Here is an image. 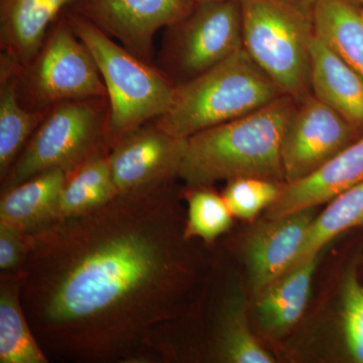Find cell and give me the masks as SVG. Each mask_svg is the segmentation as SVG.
I'll return each instance as SVG.
<instances>
[{"instance_id": "obj_13", "label": "cell", "mask_w": 363, "mask_h": 363, "mask_svg": "<svg viewBox=\"0 0 363 363\" xmlns=\"http://www.w3.org/2000/svg\"><path fill=\"white\" fill-rule=\"evenodd\" d=\"M362 181L363 135L312 175L285 183L276 201L266 210V219L316 208Z\"/></svg>"}, {"instance_id": "obj_6", "label": "cell", "mask_w": 363, "mask_h": 363, "mask_svg": "<svg viewBox=\"0 0 363 363\" xmlns=\"http://www.w3.org/2000/svg\"><path fill=\"white\" fill-rule=\"evenodd\" d=\"M109 116L107 97L71 100L52 106L0 181L1 192L50 169L71 173L95 155L109 152Z\"/></svg>"}, {"instance_id": "obj_23", "label": "cell", "mask_w": 363, "mask_h": 363, "mask_svg": "<svg viewBox=\"0 0 363 363\" xmlns=\"http://www.w3.org/2000/svg\"><path fill=\"white\" fill-rule=\"evenodd\" d=\"M362 224L363 181L336 196L324 211L317 215L293 267L308 257L319 255L325 245L339 234Z\"/></svg>"}, {"instance_id": "obj_7", "label": "cell", "mask_w": 363, "mask_h": 363, "mask_svg": "<svg viewBox=\"0 0 363 363\" xmlns=\"http://www.w3.org/2000/svg\"><path fill=\"white\" fill-rule=\"evenodd\" d=\"M18 96L25 108L42 113L62 102L107 97L96 62L65 11L48 30L39 52L21 66Z\"/></svg>"}, {"instance_id": "obj_16", "label": "cell", "mask_w": 363, "mask_h": 363, "mask_svg": "<svg viewBox=\"0 0 363 363\" xmlns=\"http://www.w3.org/2000/svg\"><path fill=\"white\" fill-rule=\"evenodd\" d=\"M66 176L50 169L1 192L0 222L30 234L57 220Z\"/></svg>"}, {"instance_id": "obj_20", "label": "cell", "mask_w": 363, "mask_h": 363, "mask_svg": "<svg viewBox=\"0 0 363 363\" xmlns=\"http://www.w3.org/2000/svg\"><path fill=\"white\" fill-rule=\"evenodd\" d=\"M362 0H317L315 35L363 78Z\"/></svg>"}, {"instance_id": "obj_24", "label": "cell", "mask_w": 363, "mask_h": 363, "mask_svg": "<svg viewBox=\"0 0 363 363\" xmlns=\"http://www.w3.org/2000/svg\"><path fill=\"white\" fill-rule=\"evenodd\" d=\"M181 196L188 206L186 240H199L212 245L233 226V215L222 195L212 187H185L181 189Z\"/></svg>"}, {"instance_id": "obj_26", "label": "cell", "mask_w": 363, "mask_h": 363, "mask_svg": "<svg viewBox=\"0 0 363 363\" xmlns=\"http://www.w3.org/2000/svg\"><path fill=\"white\" fill-rule=\"evenodd\" d=\"M341 315L348 352L354 362L363 363V285L355 269L344 278Z\"/></svg>"}, {"instance_id": "obj_15", "label": "cell", "mask_w": 363, "mask_h": 363, "mask_svg": "<svg viewBox=\"0 0 363 363\" xmlns=\"http://www.w3.org/2000/svg\"><path fill=\"white\" fill-rule=\"evenodd\" d=\"M74 0H0L1 52L25 66L39 52L48 30Z\"/></svg>"}, {"instance_id": "obj_19", "label": "cell", "mask_w": 363, "mask_h": 363, "mask_svg": "<svg viewBox=\"0 0 363 363\" xmlns=\"http://www.w3.org/2000/svg\"><path fill=\"white\" fill-rule=\"evenodd\" d=\"M21 64L1 52L0 55V181L28 145L44 119L21 104L18 96Z\"/></svg>"}, {"instance_id": "obj_4", "label": "cell", "mask_w": 363, "mask_h": 363, "mask_svg": "<svg viewBox=\"0 0 363 363\" xmlns=\"http://www.w3.org/2000/svg\"><path fill=\"white\" fill-rule=\"evenodd\" d=\"M243 48L296 100L310 94L313 7L303 0H240Z\"/></svg>"}, {"instance_id": "obj_9", "label": "cell", "mask_w": 363, "mask_h": 363, "mask_svg": "<svg viewBox=\"0 0 363 363\" xmlns=\"http://www.w3.org/2000/svg\"><path fill=\"white\" fill-rule=\"evenodd\" d=\"M362 135L312 93L297 100L281 142L286 183L312 175Z\"/></svg>"}, {"instance_id": "obj_12", "label": "cell", "mask_w": 363, "mask_h": 363, "mask_svg": "<svg viewBox=\"0 0 363 363\" xmlns=\"http://www.w3.org/2000/svg\"><path fill=\"white\" fill-rule=\"evenodd\" d=\"M316 216V208H308L255 227L243 247L255 295L292 269Z\"/></svg>"}, {"instance_id": "obj_2", "label": "cell", "mask_w": 363, "mask_h": 363, "mask_svg": "<svg viewBox=\"0 0 363 363\" xmlns=\"http://www.w3.org/2000/svg\"><path fill=\"white\" fill-rule=\"evenodd\" d=\"M296 104L285 94L259 111L190 136L179 179L186 187H213L245 177L286 183L281 142Z\"/></svg>"}, {"instance_id": "obj_11", "label": "cell", "mask_w": 363, "mask_h": 363, "mask_svg": "<svg viewBox=\"0 0 363 363\" xmlns=\"http://www.w3.org/2000/svg\"><path fill=\"white\" fill-rule=\"evenodd\" d=\"M187 138H176L154 121L117 138L108 154L117 194L138 192L179 179Z\"/></svg>"}, {"instance_id": "obj_18", "label": "cell", "mask_w": 363, "mask_h": 363, "mask_svg": "<svg viewBox=\"0 0 363 363\" xmlns=\"http://www.w3.org/2000/svg\"><path fill=\"white\" fill-rule=\"evenodd\" d=\"M211 357L228 363H272L274 357L255 337L248 323L247 300L238 289L221 298L212 323Z\"/></svg>"}, {"instance_id": "obj_22", "label": "cell", "mask_w": 363, "mask_h": 363, "mask_svg": "<svg viewBox=\"0 0 363 363\" xmlns=\"http://www.w3.org/2000/svg\"><path fill=\"white\" fill-rule=\"evenodd\" d=\"M108 154L95 155L67 174L60 202V218L92 211L116 197Z\"/></svg>"}, {"instance_id": "obj_10", "label": "cell", "mask_w": 363, "mask_h": 363, "mask_svg": "<svg viewBox=\"0 0 363 363\" xmlns=\"http://www.w3.org/2000/svg\"><path fill=\"white\" fill-rule=\"evenodd\" d=\"M195 0H74L69 13L118 40L138 58L155 64L154 38L190 13Z\"/></svg>"}, {"instance_id": "obj_5", "label": "cell", "mask_w": 363, "mask_h": 363, "mask_svg": "<svg viewBox=\"0 0 363 363\" xmlns=\"http://www.w3.org/2000/svg\"><path fill=\"white\" fill-rule=\"evenodd\" d=\"M65 11L76 35L96 62L106 88L111 145L128 130L150 123L168 111L176 86L155 64L116 44L89 21Z\"/></svg>"}, {"instance_id": "obj_8", "label": "cell", "mask_w": 363, "mask_h": 363, "mask_svg": "<svg viewBox=\"0 0 363 363\" xmlns=\"http://www.w3.org/2000/svg\"><path fill=\"white\" fill-rule=\"evenodd\" d=\"M243 48L240 0L195 1L187 16L167 26L155 65L178 86Z\"/></svg>"}, {"instance_id": "obj_3", "label": "cell", "mask_w": 363, "mask_h": 363, "mask_svg": "<svg viewBox=\"0 0 363 363\" xmlns=\"http://www.w3.org/2000/svg\"><path fill=\"white\" fill-rule=\"evenodd\" d=\"M283 95L241 48L219 65L176 86L168 111L152 121L169 135L188 138L259 111Z\"/></svg>"}, {"instance_id": "obj_30", "label": "cell", "mask_w": 363, "mask_h": 363, "mask_svg": "<svg viewBox=\"0 0 363 363\" xmlns=\"http://www.w3.org/2000/svg\"><path fill=\"white\" fill-rule=\"evenodd\" d=\"M362 6H363V0H362Z\"/></svg>"}, {"instance_id": "obj_1", "label": "cell", "mask_w": 363, "mask_h": 363, "mask_svg": "<svg viewBox=\"0 0 363 363\" xmlns=\"http://www.w3.org/2000/svg\"><path fill=\"white\" fill-rule=\"evenodd\" d=\"M175 182L28 234L21 302L50 362H162L199 274Z\"/></svg>"}, {"instance_id": "obj_25", "label": "cell", "mask_w": 363, "mask_h": 363, "mask_svg": "<svg viewBox=\"0 0 363 363\" xmlns=\"http://www.w3.org/2000/svg\"><path fill=\"white\" fill-rule=\"evenodd\" d=\"M284 185L281 182L245 177L227 181L221 195L233 217L253 220L276 201Z\"/></svg>"}, {"instance_id": "obj_29", "label": "cell", "mask_w": 363, "mask_h": 363, "mask_svg": "<svg viewBox=\"0 0 363 363\" xmlns=\"http://www.w3.org/2000/svg\"><path fill=\"white\" fill-rule=\"evenodd\" d=\"M195 1H212V0H195Z\"/></svg>"}, {"instance_id": "obj_21", "label": "cell", "mask_w": 363, "mask_h": 363, "mask_svg": "<svg viewBox=\"0 0 363 363\" xmlns=\"http://www.w3.org/2000/svg\"><path fill=\"white\" fill-rule=\"evenodd\" d=\"M0 278V363H49L21 305L20 272Z\"/></svg>"}, {"instance_id": "obj_28", "label": "cell", "mask_w": 363, "mask_h": 363, "mask_svg": "<svg viewBox=\"0 0 363 363\" xmlns=\"http://www.w3.org/2000/svg\"><path fill=\"white\" fill-rule=\"evenodd\" d=\"M303 1L306 2V4H309L310 6H314L315 2L317 1V0H303Z\"/></svg>"}, {"instance_id": "obj_31", "label": "cell", "mask_w": 363, "mask_h": 363, "mask_svg": "<svg viewBox=\"0 0 363 363\" xmlns=\"http://www.w3.org/2000/svg\"><path fill=\"white\" fill-rule=\"evenodd\" d=\"M362 16H363V9H362Z\"/></svg>"}, {"instance_id": "obj_17", "label": "cell", "mask_w": 363, "mask_h": 363, "mask_svg": "<svg viewBox=\"0 0 363 363\" xmlns=\"http://www.w3.org/2000/svg\"><path fill=\"white\" fill-rule=\"evenodd\" d=\"M318 262L319 255L308 257L255 295V315L267 333H285L304 314Z\"/></svg>"}, {"instance_id": "obj_27", "label": "cell", "mask_w": 363, "mask_h": 363, "mask_svg": "<svg viewBox=\"0 0 363 363\" xmlns=\"http://www.w3.org/2000/svg\"><path fill=\"white\" fill-rule=\"evenodd\" d=\"M28 252V234L0 222V272H18Z\"/></svg>"}, {"instance_id": "obj_14", "label": "cell", "mask_w": 363, "mask_h": 363, "mask_svg": "<svg viewBox=\"0 0 363 363\" xmlns=\"http://www.w3.org/2000/svg\"><path fill=\"white\" fill-rule=\"evenodd\" d=\"M310 91L363 133V78L315 35Z\"/></svg>"}]
</instances>
